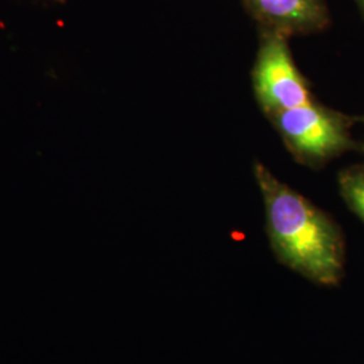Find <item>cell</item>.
<instances>
[{"mask_svg":"<svg viewBox=\"0 0 364 364\" xmlns=\"http://www.w3.org/2000/svg\"><path fill=\"white\" fill-rule=\"evenodd\" d=\"M254 174L264 203L267 234L278 259L313 282L338 284L343 252L333 223L264 165L255 164Z\"/></svg>","mask_w":364,"mask_h":364,"instance_id":"obj_1","label":"cell"},{"mask_svg":"<svg viewBox=\"0 0 364 364\" xmlns=\"http://www.w3.org/2000/svg\"><path fill=\"white\" fill-rule=\"evenodd\" d=\"M287 37L262 30L252 69V85L260 108L272 117L312 102L311 91L289 50Z\"/></svg>","mask_w":364,"mask_h":364,"instance_id":"obj_2","label":"cell"},{"mask_svg":"<svg viewBox=\"0 0 364 364\" xmlns=\"http://www.w3.org/2000/svg\"><path fill=\"white\" fill-rule=\"evenodd\" d=\"M270 119L290 153L304 165L326 161L350 144L343 122L313 102Z\"/></svg>","mask_w":364,"mask_h":364,"instance_id":"obj_3","label":"cell"},{"mask_svg":"<svg viewBox=\"0 0 364 364\" xmlns=\"http://www.w3.org/2000/svg\"><path fill=\"white\" fill-rule=\"evenodd\" d=\"M262 30L274 31L287 38L311 34L328 22L324 0H242Z\"/></svg>","mask_w":364,"mask_h":364,"instance_id":"obj_4","label":"cell"},{"mask_svg":"<svg viewBox=\"0 0 364 364\" xmlns=\"http://www.w3.org/2000/svg\"><path fill=\"white\" fill-rule=\"evenodd\" d=\"M341 192L347 203L364 221V176L362 174H344L340 180Z\"/></svg>","mask_w":364,"mask_h":364,"instance_id":"obj_5","label":"cell"},{"mask_svg":"<svg viewBox=\"0 0 364 364\" xmlns=\"http://www.w3.org/2000/svg\"><path fill=\"white\" fill-rule=\"evenodd\" d=\"M356 1L359 3V6H360V7L364 10V0H356Z\"/></svg>","mask_w":364,"mask_h":364,"instance_id":"obj_6","label":"cell"},{"mask_svg":"<svg viewBox=\"0 0 364 364\" xmlns=\"http://www.w3.org/2000/svg\"><path fill=\"white\" fill-rule=\"evenodd\" d=\"M54 1H58V3H61V4H65L68 0H54Z\"/></svg>","mask_w":364,"mask_h":364,"instance_id":"obj_7","label":"cell"}]
</instances>
